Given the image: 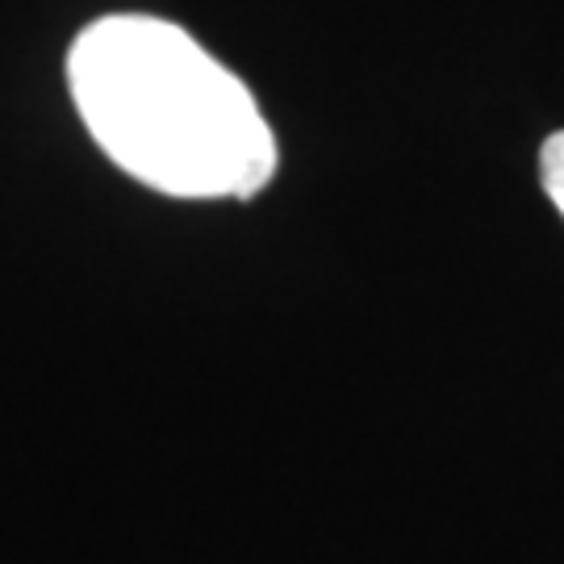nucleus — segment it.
Here are the masks:
<instances>
[{
	"mask_svg": "<svg viewBox=\"0 0 564 564\" xmlns=\"http://www.w3.org/2000/svg\"><path fill=\"white\" fill-rule=\"evenodd\" d=\"M67 84L97 147L155 193L247 202L276 176V139L251 88L172 21H93L72 42Z\"/></svg>",
	"mask_w": 564,
	"mask_h": 564,
	"instance_id": "obj_1",
	"label": "nucleus"
},
{
	"mask_svg": "<svg viewBox=\"0 0 564 564\" xmlns=\"http://www.w3.org/2000/svg\"><path fill=\"white\" fill-rule=\"evenodd\" d=\"M540 181H544V193L564 218V130H556L540 151Z\"/></svg>",
	"mask_w": 564,
	"mask_h": 564,
	"instance_id": "obj_2",
	"label": "nucleus"
}]
</instances>
